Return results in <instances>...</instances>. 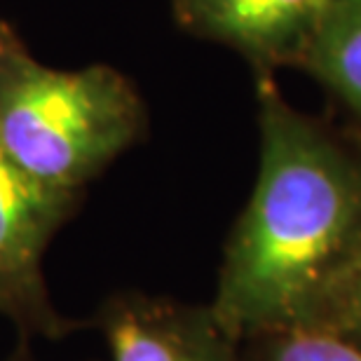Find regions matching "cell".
I'll use <instances>...</instances> for the list:
<instances>
[{
    "instance_id": "cell-6",
    "label": "cell",
    "mask_w": 361,
    "mask_h": 361,
    "mask_svg": "<svg viewBox=\"0 0 361 361\" xmlns=\"http://www.w3.org/2000/svg\"><path fill=\"white\" fill-rule=\"evenodd\" d=\"M298 68L331 92L361 136V0H331Z\"/></svg>"
},
{
    "instance_id": "cell-5",
    "label": "cell",
    "mask_w": 361,
    "mask_h": 361,
    "mask_svg": "<svg viewBox=\"0 0 361 361\" xmlns=\"http://www.w3.org/2000/svg\"><path fill=\"white\" fill-rule=\"evenodd\" d=\"M331 0H171L180 28L244 56L256 75L302 59Z\"/></svg>"
},
{
    "instance_id": "cell-3",
    "label": "cell",
    "mask_w": 361,
    "mask_h": 361,
    "mask_svg": "<svg viewBox=\"0 0 361 361\" xmlns=\"http://www.w3.org/2000/svg\"><path fill=\"white\" fill-rule=\"evenodd\" d=\"M80 200V192L38 183L0 146V314L12 322L19 341L59 343L85 326L54 305L42 270L49 244Z\"/></svg>"
},
{
    "instance_id": "cell-1",
    "label": "cell",
    "mask_w": 361,
    "mask_h": 361,
    "mask_svg": "<svg viewBox=\"0 0 361 361\" xmlns=\"http://www.w3.org/2000/svg\"><path fill=\"white\" fill-rule=\"evenodd\" d=\"M261 155L209 307L244 343L314 329L361 254V136L341 132L256 75Z\"/></svg>"
},
{
    "instance_id": "cell-7",
    "label": "cell",
    "mask_w": 361,
    "mask_h": 361,
    "mask_svg": "<svg viewBox=\"0 0 361 361\" xmlns=\"http://www.w3.org/2000/svg\"><path fill=\"white\" fill-rule=\"evenodd\" d=\"M244 361H361V350L329 331L284 329L242 343Z\"/></svg>"
},
{
    "instance_id": "cell-2",
    "label": "cell",
    "mask_w": 361,
    "mask_h": 361,
    "mask_svg": "<svg viewBox=\"0 0 361 361\" xmlns=\"http://www.w3.org/2000/svg\"><path fill=\"white\" fill-rule=\"evenodd\" d=\"M146 129V106L120 71L49 68L0 21V146L31 178L82 195Z\"/></svg>"
},
{
    "instance_id": "cell-8",
    "label": "cell",
    "mask_w": 361,
    "mask_h": 361,
    "mask_svg": "<svg viewBox=\"0 0 361 361\" xmlns=\"http://www.w3.org/2000/svg\"><path fill=\"white\" fill-rule=\"evenodd\" d=\"M314 329L329 331L361 350V254L336 288Z\"/></svg>"
},
{
    "instance_id": "cell-4",
    "label": "cell",
    "mask_w": 361,
    "mask_h": 361,
    "mask_svg": "<svg viewBox=\"0 0 361 361\" xmlns=\"http://www.w3.org/2000/svg\"><path fill=\"white\" fill-rule=\"evenodd\" d=\"M111 361H244L242 343L209 302L143 291H115L92 317Z\"/></svg>"
},
{
    "instance_id": "cell-9",
    "label": "cell",
    "mask_w": 361,
    "mask_h": 361,
    "mask_svg": "<svg viewBox=\"0 0 361 361\" xmlns=\"http://www.w3.org/2000/svg\"><path fill=\"white\" fill-rule=\"evenodd\" d=\"M7 361H35V359H33L31 348H28V343L26 341H19L17 348L12 350V355L7 357Z\"/></svg>"
}]
</instances>
